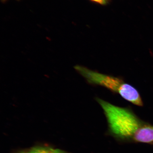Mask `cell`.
Listing matches in <instances>:
<instances>
[{
    "label": "cell",
    "mask_w": 153,
    "mask_h": 153,
    "mask_svg": "<svg viewBox=\"0 0 153 153\" xmlns=\"http://www.w3.org/2000/svg\"><path fill=\"white\" fill-rule=\"evenodd\" d=\"M53 149L50 147L37 146L30 149L27 153H51Z\"/></svg>",
    "instance_id": "277c9868"
},
{
    "label": "cell",
    "mask_w": 153,
    "mask_h": 153,
    "mask_svg": "<svg viewBox=\"0 0 153 153\" xmlns=\"http://www.w3.org/2000/svg\"><path fill=\"white\" fill-rule=\"evenodd\" d=\"M16 153H27V152H24V151H22V152H19Z\"/></svg>",
    "instance_id": "52a82bcc"
},
{
    "label": "cell",
    "mask_w": 153,
    "mask_h": 153,
    "mask_svg": "<svg viewBox=\"0 0 153 153\" xmlns=\"http://www.w3.org/2000/svg\"><path fill=\"white\" fill-rule=\"evenodd\" d=\"M108 123V135L120 143H134L145 122L139 118L130 108L116 106L98 97Z\"/></svg>",
    "instance_id": "6da1fadb"
},
{
    "label": "cell",
    "mask_w": 153,
    "mask_h": 153,
    "mask_svg": "<svg viewBox=\"0 0 153 153\" xmlns=\"http://www.w3.org/2000/svg\"><path fill=\"white\" fill-rule=\"evenodd\" d=\"M91 3L102 6L108 5L111 0H88Z\"/></svg>",
    "instance_id": "5b68a950"
},
{
    "label": "cell",
    "mask_w": 153,
    "mask_h": 153,
    "mask_svg": "<svg viewBox=\"0 0 153 153\" xmlns=\"http://www.w3.org/2000/svg\"><path fill=\"white\" fill-rule=\"evenodd\" d=\"M134 143L152 144L153 143V126L145 122L140 130L136 137Z\"/></svg>",
    "instance_id": "3957f363"
},
{
    "label": "cell",
    "mask_w": 153,
    "mask_h": 153,
    "mask_svg": "<svg viewBox=\"0 0 153 153\" xmlns=\"http://www.w3.org/2000/svg\"><path fill=\"white\" fill-rule=\"evenodd\" d=\"M74 68L88 82L92 85L102 86L135 105L143 106V102L138 91L126 83L122 77L100 73L83 66L76 65Z\"/></svg>",
    "instance_id": "7a4b0ae2"
},
{
    "label": "cell",
    "mask_w": 153,
    "mask_h": 153,
    "mask_svg": "<svg viewBox=\"0 0 153 153\" xmlns=\"http://www.w3.org/2000/svg\"><path fill=\"white\" fill-rule=\"evenodd\" d=\"M51 153H68L65 151L61 150L59 149H53L52 152Z\"/></svg>",
    "instance_id": "8992f818"
}]
</instances>
